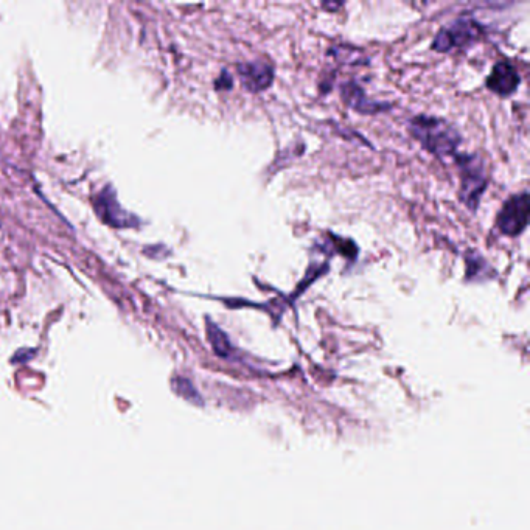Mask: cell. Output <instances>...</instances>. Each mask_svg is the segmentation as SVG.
Returning <instances> with one entry per match:
<instances>
[{"instance_id": "6da1fadb", "label": "cell", "mask_w": 530, "mask_h": 530, "mask_svg": "<svg viewBox=\"0 0 530 530\" xmlns=\"http://www.w3.org/2000/svg\"><path fill=\"white\" fill-rule=\"evenodd\" d=\"M409 131L420 145L434 156L456 157L462 143L461 134L447 120L439 117L417 116L409 122Z\"/></svg>"}, {"instance_id": "7a4b0ae2", "label": "cell", "mask_w": 530, "mask_h": 530, "mask_svg": "<svg viewBox=\"0 0 530 530\" xmlns=\"http://www.w3.org/2000/svg\"><path fill=\"white\" fill-rule=\"evenodd\" d=\"M461 173V190L459 198L462 204L475 212L479 206V199L487 189V175H485L484 164L478 156L471 154H457L454 157Z\"/></svg>"}, {"instance_id": "3957f363", "label": "cell", "mask_w": 530, "mask_h": 530, "mask_svg": "<svg viewBox=\"0 0 530 530\" xmlns=\"http://www.w3.org/2000/svg\"><path fill=\"white\" fill-rule=\"evenodd\" d=\"M484 35V28L471 16H461L451 24V27L442 28L434 39L433 49L436 52L448 53L453 49L475 44Z\"/></svg>"}, {"instance_id": "277c9868", "label": "cell", "mask_w": 530, "mask_h": 530, "mask_svg": "<svg viewBox=\"0 0 530 530\" xmlns=\"http://www.w3.org/2000/svg\"><path fill=\"white\" fill-rule=\"evenodd\" d=\"M529 223V195L527 192L512 196L504 203L503 209L499 210L496 224L499 231L509 237H518L526 231Z\"/></svg>"}, {"instance_id": "5b68a950", "label": "cell", "mask_w": 530, "mask_h": 530, "mask_svg": "<svg viewBox=\"0 0 530 530\" xmlns=\"http://www.w3.org/2000/svg\"><path fill=\"white\" fill-rule=\"evenodd\" d=\"M94 207L100 220L108 226L117 229L139 226V218L122 209L117 201L116 190L112 189L111 185L98 193L97 198L94 199Z\"/></svg>"}, {"instance_id": "8992f818", "label": "cell", "mask_w": 530, "mask_h": 530, "mask_svg": "<svg viewBox=\"0 0 530 530\" xmlns=\"http://www.w3.org/2000/svg\"><path fill=\"white\" fill-rule=\"evenodd\" d=\"M237 70L243 88L254 94L271 88L272 81H274V69L266 61L241 63L238 64Z\"/></svg>"}, {"instance_id": "52a82bcc", "label": "cell", "mask_w": 530, "mask_h": 530, "mask_svg": "<svg viewBox=\"0 0 530 530\" xmlns=\"http://www.w3.org/2000/svg\"><path fill=\"white\" fill-rule=\"evenodd\" d=\"M521 77L518 70L509 61H499L493 66L492 72L487 77V88L501 97H509L517 92Z\"/></svg>"}, {"instance_id": "ba28073f", "label": "cell", "mask_w": 530, "mask_h": 530, "mask_svg": "<svg viewBox=\"0 0 530 530\" xmlns=\"http://www.w3.org/2000/svg\"><path fill=\"white\" fill-rule=\"evenodd\" d=\"M341 95L342 102L346 103L350 108L361 112V114H375V112L383 109V105H380V103L369 102L363 89L356 83L342 84Z\"/></svg>"}, {"instance_id": "9c48e42d", "label": "cell", "mask_w": 530, "mask_h": 530, "mask_svg": "<svg viewBox=\"0 0 530 530\" xmlns=\"http://www.w3.org/2000/svg\"><path fill=\"white\" fill-rule=\"evenodd\" d=\"M465 265H467V280L470 282H485L495 276L492 266L485 262L484 257L478 252L468 251L465 254Z\"/></svg>"}, {"instance_id": "30bf717a", "label": "cell", "mask_w": 530, "mask_h": 530, "mask_svg": "<svg viewBox=\"0 0 530 530\" xmlns=\"http://www.w3.org/2000/svg\"><path fill=\"white\" fill-rule=\"evenodd\" d=\"M207 335H209L210 342H212L213 349L220 356H227L231 353L232 347L231 342L224 335L223 330L218 328L217 325L213 324L210 319H207Z\"/></svg>"}, {"instance_id": "8fae6325", "label": "cell", "mask_w": 530, "mask_h": 530, "mask_svg": "<svg viewBox=\"0 0 530 530\" xmlns=\"http://www.w3.org/2000/svg\"><path fill=\"white\" fill-rule=\"evenodd\" d=\"M215 84H217V89H231L234 81H232L231 75L227 74V70H224L223 75L218 78Z\"/></svg>"}, {"instance_id": "7c38bea8", "label": "cell", "mask_w": 530, "mask_h": 530, "mask_svg": "<svg viewBox=\"0 0 530 530\" xmlns=\"http://www.w3.org/2000/svg\"><path fill=\"white\" fill-rule=\"evenodd\" d=\"M342 4H324V8H339Z\"/></svg>"}]
</instances>
